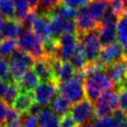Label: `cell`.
I'll return each mask as SVG.
<instances>
[{
    "instance_id": "cell-39",
    "label": "cell",
    "mask_w": 127,
    "mask_h": 127,
    "mask_svg": "<svg viewBox=\"0 0 127 127\" xmlns=\"http://www.w3.org/2000/svg\"><path fill=\"white\" fill-rule=\"evenodd\" d=\"M62 1H63V4L76 10L79 7L85 6L87 3H89L90 0H62Z\"/></svg>"
},
{
    "instance_id": "cell-11",
    "label": "cell",
    "mask_w": 127,
    "mask_h": 127,
    "mask_svg": "<svg viewBox=\"0 0 127 127\" xmlns=\"http://www.w3.org/2000/svg\"><path fill=\"white\" fill-rule=\"evenodd\" d=\"M124 57H125V52H124L123 46L120 43L115 42V43L105 46L101 49V52L99 55V60L106 66L113 63L124 60Z\"/></svg>"
},
{
    "instance_id": "cell-35",
    "label": "cell",
    "mask_w": 127,
    "mask_h": 127,
    "mask_svg": "<svg viewBox=\"0 0 127 127\" xmlns=\"http://www.w3.org/2000/svg\"><path fill=\"white\" fill-rule=\"evenodd\" d=\"M118 107L120 110L127 114V87H119L118 92Z\"/></svg>"
},
{
    "instance_id": "cell-25",
    "label": "cell",
    "mask_w": 127,
    "mask_h": 127,
    "mask_svg": "<svg viewBox=\"0 0 127 127\" xmlns=\"http://www.w3.org/2000/svg\"><path fill=\"white\" fill-rule=\"evenodd\" d=\"M0 15L6 20L16 19V10L13 0H0Z\"/></svg>"
},
{
    "instance_id": "cell-34",
    "label": "cell",
    "mask_w": 127,
    "mask_h": 127,
    "mask_svg": "<svg viewBox=\"0 0 127 127\" xmlns=\"http://www.w3.org/2000/svg\"><path fill=\"white\" fill-rule=\"evenodd\" d=\"M0 79L10 82L12 78L8 61L4 58H0Z\"/></svg>"
},
{
    "instance_id": "cell-15",
    "label": "cell",
    "mask_w": 127,
    "mask_h": 127,
    "mask_svg": "<svg viewBox=\"0 0 127 127\" xmlns=\"http://www.w3.org/2000/svg\"><path fill=\"white\" fill-rule=\"evenodd\" d=\"M32 68L37 73L39 78L42 79L43 81L55 80V74L52 68V64L48 58L41 57V58L35 59Z\"/></svg>"
},
{
    "instance_id": "cell-37",
    "label": "cell",
    "mask_w": 127,
    "mask_h": 127,
    "mask_svg": "<svg viewBox=\"0 0 127 127\" xmlns=\"http://www.w3.org/2000/svg\"><path fill=\"white\" fill-rule=\"evenodd\" d=\"M118 17L119 16H117L110 9H108L106 11V13L104 14V16L102 17V19L100 21V25H112V26H116Z\"/></svg>"
},
{
    "instance_id": "cell-22",
    "label": "cell",
    "mask_w": 127,
    "mask_h": 127,
    "mask_svg": "<svg viewBox=\"0 0 127 127\" xmlns=\"http://www.w3.org/2000/svg\"><path fill=\"white\" fill-rule=\"evenodd\" d=\"M34 102L35 101H34L33 93L26 92V91H20L14 103L12 104V107L15 108L20 113H25L29 110V108Z\"/></svg>"
},
{
    "instance_id": "cell-12",
    "label": "cell",
    "mask_w": 127,
    "mask_h": 127,
    "mask_svg": "<svg viewBox=\"0 0 127 127\" xmlns=\"http://www.w3.org/2000/svg\"><path fill=\"white\" fill-rule=\"evenodd\" d=\"M104 70L113 83L118 85V88L121 87L127 80V62L125 59L106 65Z\"/></svg>"
},
{
    "instance_id": "cell-9",
    "label": "cell",
    "mask_w": 127,
    "mask_h": 127,
    "mask_svg": "<svg viewBox=\"0 0 127 127\" xmlns=\"http://www.w3.org/2000/svg\"><path fill=\"white\" fill-rule=\"evenodd\" d=\"M59 50L57 58L62 61H68L78 43L77 33H64L59 38Z\"/></svg>"
},
{
    "instance_id": "cell-23",
    "label": "cell",
    "mask_w": 127,
    "mask_h": 127,
    "mask_svg": "<svg viewBox=\"0 0 127 127\" xmlns=\"http://www.w3.org/2000/svg\"><path fill=\"white\" fill-rule=\"evenodd\" d=\"M51 104V109L59 116H64L65 114H67L70 110L71 104L60 93V94H56L54 96V98L52 99V101L50 102Z\"/></svg>"
},
{
    "instance_id": "cell-18",
    "label": "cell",
    "mask_w": 127,
    "mask_h": 127,
    "mask_svg": "<svg viewBox=\"0 0 127 127\" xmlns=\"http://www.w3.org/2000/svg\"><path fill=\"white\" fill-rule=\"evenodd\" d=\"M37 117L40 127H60V118L51 108H43Z\"/></svg>"
},
{
    "instance_id": "cell-50",
    "label": "cell",
    "mask_w": 127,
    "mask_h": 127,
    "mask_svg": "<svg viewBox=\"0 0 127 127\" xmlns=\"http://www.w3.org/2000/svg\"><path fill=\"white\" fill-rule=\"evenodd\" d=\"M1 42H2V38L0 37V45H1ZM0 58H1V54H0Z\"/></svg>"
},
{
    "instance_id": "cell-36",
    "label": "cell",
    "mask_w": 127,
    "mask_h": 127,
    "mask_svg": "<svg viewBox=\"0 0 127 127\" xmlns=\"http://www.w3.org/2000/svg\"><path fill=\"white\" fill-rule=\"evenodd\" d=\"M109 9L117 16H120L125 12L124 0H109Z\"/></svg>"
},
{
    "instance_id": "cell-45",
    "label": "cell",
    "mask_w": 127,
    "mask_h": 127,
    "mask_svg": "<svg viewBox=\"0 0 127 127\" xmlns=\"http://www.w3.org/2000/svg\"><path fill=\"white\" fill-rule=\"evenodd\" d=\"M2 127H21V121L15 123H5Z\"/></svg>"
},
{
    "instance_id": "cell-33",
    "label": "cell",
    "mask_w": 127,
    "mask_h": 127,
    "mask_svg": "<svg viewBox=\"0 0 127 127\" xmlns=\"http://www.w3.org/2000/svg\"><path fill=\"white\" fill-rule=\"evenodd\" d=\"M21 127H40L38 117L32 115L29 112L22 113L21 115Z\"/></svg>"
},
{
    "instance_id": "cell-10",
    "label": "cell",
    "mask_w": 127,
    "mask_h": 127,
    "mask_svg": "<svg viewBox=\"0 0 127 127\" xmlns=\"http://www.w3.org/2000/svg\"><path fill=\"white\" fill-rule=\"evenodd\" d=\"M51 31L52 38L57 40L64 33H77L74 20H64L55 14H51Z\"/></svg>"
},
{
    "instance_id": "cell-17",
    "label": "cell",
    "mask_w": 127,
    "mask_h": 127,
    "mask_svg": "<svg viewBox=\"0 0 127 127\" xmlns=\"http://www.w3.org/2000/svg\"><path fill=\"white\" fill-rule=\"evenodd\" d=\"M87 7L91 17L97 23L101 21L102 17L109 9V0H90Z\"/></svg>"
},
{
    "instance_id": "cell-1",
    "label": "cell",
    "mask_w": 127,
    "mask_h": 127,
    "mask_svg": "<svg viewBox=\"0 0 127 127\" xmlns=\"http://www.w3.org/2000/svg\"><path fill=\"white\" fill-rule=\"evenodd\" d=\"M83 85L86 99H88L90 102H95L103 92L112 89L114 83L106 72L101 70L86 75Z\"/></svg>"
},
{
    "instance_id": "cell-8",
    "label": "cell",
    "mask_w": 127,
    "mask_h": 127,
    "mask_svg": "<svg viewBox=\"0 0 127 127\" xmlns=\"http://www.w3.org/2000/svg\"><path fill=\"white\" fill-rule=\"evenodd\" d=\"M69 113L72 119L78 125L89 122L92 120V117L94 116V109L92 102H90L86 98H83L77 103L72 104Z\"/></svg>"
},
{
    "instance_id": "cell-32",
    "label": "cell",
    "mask_w": 127,
    "mask_h": 127,
    "mask_svg": "<svg viewBox=\"0 0 127 127\" xmlns=\"http://www.w3.org/2000/svg\"><path fill=\"white\" fill-rule=\"evenodd\" d=\"M110 127H127V114L120 109L115 110L112 114Z\"/></svg>"
},
{
    "instance_id": "cell-40",
    "label": "cell",
    "mask_w": 127,
    "mask_h": 127,
    "mask_svg": "<svg viewBox=\"0 0 127 127\" xmlns=\"http://www.w3.org/2000/svg\"><path fill=\"white\" fill-rule=\"evenodd\" d=\"M60 127H76V123L72 119V117L67 113L62 116V119L60 120Z\"/></svg>"
},
{
    "instance_id": "cell-42",
    "label": "cell",
    "mask_w": 127,
    "mask_h": 127,
    "mask_svg": "<svg viewBox=\"0 0 127 127\" xmlns=\"http://www.w3.org/2000/svg\"><path fill=\"white\" fill-rule=\"evenodd\" d=\"M7 109H8V105L3 100H0V127H2L5 124Z\"/></svg>"
},
{
    "instance_id": "cell-49",
    "label": "cell",
    "mask_w": 127,
    "mask_h": 127,
    "mask_svg": "<svg viewBox=\"0 0 127 127\" xmlns=\"http://www.w3.org/2000/svg\"><path fill=\"white\" fill-rule=\"evenodd\" d=\"M122 86H125V87H127V80H126V81L124 82V84H123Z\"/></svg>"
},
{
    "instance_id": "cell-20",
    "label": "cell",
    "mask_w": 127,
    "mask_h": 127,
    "mask_svg": "<svg viewBox=\"0 0 127 127\" xmlns=\"http://www.w3.org/2000/svg\"><path fill=\"white\" fill-rule=\"evenodd\" d=\"M39 83H40V78L37 75V73L33 70V68L29 69L18 81L20 90L26 92H32Z\"/></svg>"
},
{
    "instance_id": "cell-38",
    "label": "cell",
    "mask_w": 127,
    "mask_h": 127,
    "mask_svg": "<svg viewBox=\"0 0 127 127\" xmlns=\"http://www.w3.org/2000/svg\"><path fill=\"white\" fill-rule=\"evenodd\" d=\"M21 121V114L18 112L15 108L8 107L7 113H6V120L5 123H15V122H20Z\"/></svg>"
},
{
    "instance_id": "cell-43",
    "label": "cell",
    "mask_w": 127,
    "mask_h": 127,
    "mask_svg": "<svg viewBox=\"0 0 127 127\" xmlns=\"http://www.w3.org/2000/svg\"><path fill=\"white\" fill-rule=\"evenodd\" d=\"M8 84H9L8 81H5V80L0 79V100L3 99V96H4V94H5L6 90H7Z\"/></svg>"
},
{
    "instance_id": "cell-24",
    "label": "cell",
    "mask_w": 127,
    "mask_h": 127,
    "mask_svg": "<svg viewBox=\"0 0 127 127\" xmlns=\"http://www.w3.org/2000/svg\"><path fill=\"white\" fill-rule=\"evenodd\" d=\"M116 35L117 40L123 46L124 50H127V13H123L118 17L116 23Z\"/></svg>"
},
{
    "instance_id": "cell-14",
    "label": "cell",
    "mask_w": 127,
    "mask_h": 127,
    "mask_svg": "<svg viewBox=\"0 0 127 127\" xmlns=\"http://www.w3.org/2000/svg\"><path fill=\"white\" fill-rule=\"evenodd\" d=\"M31 29L33 32L44 42L50 38H52L51 31V16L49 15H41L38 14L34 18Z\"/></svg>"
},
{
    "instance_id": "cell-21",
    "label": "cell",
    "mask_w": 127,
    "mask_h": 127,
    "mask_svg": "<svg viewBox=\"0 0 127 127\" xmlns=\"http://www.w3.org/2000/svg\"><path fill=\"white\" fill-rule=\"evenodd\" d=\"M69 60H70V64L73 65V67L76 71L84 70L86 64H88L84 50H83V46L79 41H78V43L75 47V50H74V52L71 55Z\"/></svg>"
},
{
    "instance_id": "cell-5",
    "label": "cell",
    "mask_w": 127,
    "mask_h": 127,
    "mask_svg": "<svg viewBox=\"0 0 127 127\" xmlns=\"http://www.w3.org/2000/svg\"><path fill=\"white\" fill-rule=\"evenodd\" d=\"M77 37H78V41L83 46L87 63H93L97 61L99 59V55L102 49L98 37V27L88 32L77 34Z\"/></svg>"
},
{
    "instance_id": "cell-2",
    "label": "cell",
    "mask_w": 127,
    "mask_h": 127,
    "mask_svg": "<svg viewBox=\"0 0 127 127\" xmlns=\"http://www.w3.org/2000/svg\"><path fill=\"white\" fill-rule=\"evenodd\" d=\"M84 78H85V73L83 70H80V71H76L74 76L69 80L58 83L60 93L70 104H75L84 98L85 96L84 85H83Z\"/></svg>"
},
{
    "instance_id": "cell-3",
    "label": "cell",
    "mask_w": 127,
    "mask_h": 127,
    "mask_svg": "<svg viewBox=\"0 0 127 127\" xmlns=\"http://www.w3.org/2000/svg\"><path fill=\"white\" fill-rule=\"evenodd\" d=\"M35 59L27 52L16 49L14 53L9 57L8 64L14 81H19L22 76L33 66Z\"/></svg>"
},
{
    "instance_id": "cell-46",
    "label": "cell",
    "mask_w": 127,
    "mask_h": 127,
    "mask_svg": "<svg viewBox=\"0 0 127 127\" xmlns=\"http://www.w3.org/2000/svg\"><path fill=\"white\" fill-rule=\"evenodd\" d=\"M77 127H94V126H93V124H92V121H89V122L80 124V125H78Z\"/></svg>"
},
{
    "instance_id": "cell-30",
    "label": "cell",
    "mask_w": 127,
    "mask_h": 127,
    "mask_svg": "<svg viewBox=\"0 0 127 127\" xmlns=\"http://www.w3.org/2000/svg\"><path fill=\"white\" fill-rule=\"evenodd\" d=\"M16 10V20L22 22V20L31 11L29 6V0H13Z\"/></svg>"
},
{
    "instance_id": "cell-16",
    "label": "cell",
    "mask_w": 127,
    "mask_h": 127,
    "mask_svg": "<svg viewBox=\"0 0 127 127\" xmlns=\"http://www.w3.org/2000/svg\"><path fill=\"white\" fill-rule=\"evenodd\" d=\"M23 30L22 24L20 21L16 19L6 20L0 29V37L2 39H17L19 38L21 32Z\"/></svg>"
},
{
    "instance_id": "cell-7",
    "label": "cell",
    "mask_w": 127,
    "mask_h": 127,
    "mask_svg": "<svg viewBox=\"0 0 127 127\" xmlns=\"http://www.w3.org/2000/svg\"><path fill=\"white\" fill-rule=\"evenodd\" d=\"M59 87L56 80H47L39 83L33 90L34 101L42 106L48 105L58 93Z\"/></svg>"
},
{
    "instance_id": "cell-47",
    "label": "cell",
    "mask_w": 127,
    "mask_h": 127,
    "mask_svg": "<svg viewBox=\"0 0 127 127\" xmlns=\"http://www.w3.org/2000/svg\"><path fill=\"white\" fill-rule=\"evenodd\" d=\"M4 22H5V20H4V18L0 15V29L2 28V26H3V24H4Z\"/></svg>"
},
{
    "instance_id": "cell-31",
    "label": "cell",
    "mask_w": 127,
    "mask_h": 127,
    "mask_svg": "<svg viewBox=\"0 0 127 127\" xmlns=\"http://www.w3.org/2000/svg\"><path fill=\"white\" fill-rule=\"evenodd\" d=\"M18 48L17 41L13 39H4L0 45V54L3 58H9Z\"/></svg>"
},
{
    "instance_id": "cell-4",
    "label": "cell",
    "mask_w": 127,
    "mask_h": 127,
    "mask_svg": "<svg viewBox=\"0 0 127 127\" xmlns=\"http://www.w3.org/2000/svg\"><path fill=\"white\" fill-rule=\"evenodd\" d=\"M18 48L30 54L34 59L44 57L43 41L33 32L31 28H23L18 41Z\"/></svg>"
},
{
    "instance_id": "cell-41",
    "label": "cell",
    "mask_w": 127,
    "mask_h": 127,
    "mask_svg": "<svg viewBox=\"0 0 127 127\" xmlns=\"http://www.w3.org/2000/svg\"><path fill=\"white\" fill-rule=\"evenodd\" d=\"M111 121H112V116H106V117H102V118H97L93 124L94 127H110L111 125Z\"/></svg>"
},
{
    "instance_id": "cell-29",
    "label": "cell",
    "mask_w": 127,
    "mask_h": 127,
    "mask_svg": "<svg viewBox=\"0 0 127 127\" xmlns=\"http://www.w3.org/2000/svg\"><path fill=\"white\" fill-rule=\"evenodd\" d=\"M52 14H55V15H58L59 17L64 19V20H74V17H75V14H76V10L75 9H72L64 4H62L60 3L56 8L55 10L52 12Z\"/></svg>"
},
{
    "instance_id": "cell-6",
    "label": "cell",
    "mask_w": 127,
    "mask_h": 127,
    "mask_svg": "<svg viewBox=\"0 0 127 127\" xmlns=\"http://www.w3.org/2000/svg\"><path fill=\"white\" fill-rule=\"evenodd\" d=\"M118 108V92L113 89H109L103 92L98 99L94 102V116L96 118H102L111 115Z\"/></svg>"
},
{
    "instance_id": "cell-13",
    "label": "cell",
    "mask_w": 127,
    "mask_h": 127,
    "mask_svg": "<svg viewBox=\"0 0 127 127\" xmlns=\"http://www.w3.org/2000/svg\"><path fill=\"white\" fill-rule=\"evenodd\" d=\"M74 21H75V25H76L77 34L88 32L97 27V23L91 17L88 7L86 5L76 9Z\"/></svg>"
},
{
    "instance_id": "cell-48",
    "label": "cell",
    "mask_w": 127,
    "mask_h": 127,
    "mask_svg": "<svg viewBox=\"0 0 127 127\" xmlns=\"http://www.w3.org/2000/svg\"><path fill=\"white\" fill-rule=\"evenodd\" d=\"M124 7H125V13H127V0H124Z\"/></svg>"
},
{
    "instance_id": "cell-44",
    "label": "cell",
    "mask_w": 127,
    "mask_h": 127,
    "mask_svg": "<svg viewBox=\"0 0 127 127\" xmlns=\"http://www.w3.org/2000/svg\"><path fill=\"white\" fill-rule=\"evenodd\" d=\"M38 3H39V0H29V6H30L31 11L36 10V8L38 6Z\"/></svg>"
},
{
    "instance_id": "cell-26",
    "label": "cell",
    "mask_w": 127,
    "mask_h": 127,
    "mask_svg": "<svg viewBox=\"0 0 127 127\" xmlns=\"http://www.w3.org/2000/svg\"><path fill=\"white\" fill-rule=\"evenodd\" d=\"M60 3H61V0H39L38 6L35 11L41 15L51 16L52 12Z\"/></svg>"
},
{
    "instance_id": "cell-27",
    "label": "cell",
    "mask_w": 127,
    "mask_h": 127,
    "mask_svg": "<svg viewBox=\"0 0 127 127\" xmlns=\"http://www.w3.org/2000/svg\"><path fill=\"white\" fill-rule=\"evenodd\" d=\"M20 87L17 81H10L7 87V90L3 96V101L8 105V106H12V104L14 103L16 97L18 96V94L20 93Z\"/></svg>"
},
{
    "instance_id": "cell-19",
    "label": "cell",
    "mask_w": 127,
    "mask_h": 127,
    "mask_svg": "<svg viewBox=\"0 0 127 127\" xmlns=\"http://www.w3.org/2000/svg\"><path fill=\"white\" fill-rule=\"evenodd\" d=\"M98 37H99L101 46H103V47L115 43L117 41L116 26L99 25L98 26Z\"/></svg>"
},
{
    "instance_id": "cell-28",
    "label": "cell",
    "mask_w": 127,
    "mask_h": 127,
    "mask_svg": "<svg viewBox=\"0 0 127 127\" xmlns=\"http://www.w3.org/2000/svg\"><path fill=\"white\" fill-rule=\"evenodd\" d=\"M43 50L44 57L48 59L57 58L58 50H59V41L54 38H50L43 42Z\"/></svg>"
}]
</instances>
